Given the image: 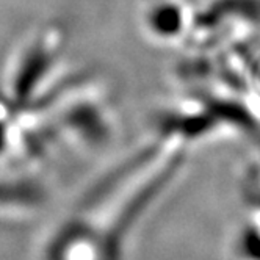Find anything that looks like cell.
Listing matches in <instances>:
<instances>
[{
    "mask_svg": "<svg viewBox=\"0 0 260 260\" xmlns=\"http://www.w3.org/2000/svg\"><path fill=\"white\" fill-rule=\"evenodd\" d=\"M68 30L58 21L30 28L14 44L2 69V94L16 107L38 101L60 77Z\"/></svg>",
    "mask_w": 260,
    "mask_h": 260,
    "instance_id": "6da1fadb",
    "label": "cell"
},
{
    "mask_svg": "<svg viewBox=\"0 0 260 260\" xmlns=\"http://www.w3.org/2000/svg\"><path fill=\"white\" fill-rule=\"evenodd\" d=\"M260 25V0H199L185 47L215 53L241 44Z\"/></svg>",
    "mask_w": 260,
    "mask_h": 260,
    "instance_id": "7a4b0ae2",
    "label": "cell"
},
{
    "mask_svg": "<svg viewBox=\"0 0 260 260\" xmlns=\"http://www.w3.org/2000/svg\"><path fill=\"white\" fill-rule=\"evenodd\" d=\"M140 17L155 43L185 44L193 27L194 5L188 0H141Z\"/></svg>",
    "mask_w": 260,
    "mask_h": 260,
    "instance_id": "3957f363",
    "label": "cell"
}]
</instances>
